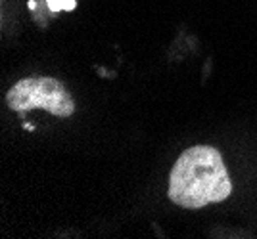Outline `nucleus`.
Segmentation results:
<instances>
[{
    "mask_svg": "<svg viewBox=\"0 0 257 239\" xmlns=\"http://www.w3.org/2000/svg\"><path fill=\"white\" fill-rule=\"evenodd\" d=\"M232 192L221 153L211 146L188 148L177 159L169 176V199L182 208L221 203Z\"/></svg>",
    "mask_w": 257,
    "mask_h": 239,
    "instance_id": "nucleus-1",
    "label": "nucleus"
},
{
    "mask_svg": "<svg viewBox=\"0 0 257 239\" xmlns=\"http://www.w3.org/2000/svg\"><path fill=\"white\" fill-rule=\"evenodd\" d=\"M10 109L25 113L31 109H44L56 117H71L75 111V102L67 88L50 76H31L16 82L6 94Z\"/></svg>",
    "mask_w": 257,
    "mask_h": 239,
    "instance_id": "nucleus-2",
    "label": "nucleus"
},
{
    "mask_svg": "<svg viewBox=\"0 0 257 239\" xmlns=\"http://www.w3.org/2000/svg\"><path fill=\"white\" fill-rule=\"evenodd\" d=\"M46 2H48V8L52 12L75 10V0H46Z\"/></svg>",
    "mask_w": 257,
    "mask_h": 239,
    "instance_id": "nucleus-3",
    "label": "nucleus"
}]
</instances>
